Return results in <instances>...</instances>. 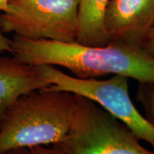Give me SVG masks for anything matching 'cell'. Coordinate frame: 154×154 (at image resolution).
<instances>
[{
    "label": "cell",
    "mask_w": 154,
    "mask_h": 154,
    "mask_svg": "<svg viewBox=\"0 0 154 154\" xmlns=\"http://www.w3.org/2000/svg\"><path fill=\"white\" fill-rule=\"evenodd\" d=\"M11 54L32 65L62 66L79 79H97L118 75L154 85V56L143 47L116 41L103 46L64 43L48 39H28L14 35Z\"/></svg>",
    "instance_id": "1"
},
{
    "label": "cell",
    "mask_w": 154,
    "mask_h": 154,
    "mask_svg": "<svg viewBox=\"0 0 154 154\" xmlns=\"http://www.w3.org/2000/svg\"><path fill=\"white\" fill-rule=\"evenodd\" d=\"M75 100V94L50 87L19 96L0 123V154L62 141L70 128Z\"/></svg>",
    "instance_id": "2"
},
{
    "label": "cell",
    "mask_w": 154,
    "mask_h": 154,
    "mask_svg": "<svg viewBox=\"0 0 154 154\" xmlns=\"http://www.w3.org/2000/svg\"><path fill=\"white\" fill-rule=\"evenodd\" d=\"M52 146L66 154H154L139 143L124 123L77 94L69 133Z\"/></svg>",
    "instance_id": "3"
},
{
    "label": "cell",
    "mask_w": 154,
    "mask_h": 154,
    "mask_svg": "<svg viewBox=\"0 0 154 154\" xmlns=\"http://www.w3.org/2000/svg\"><path fill=\"white\" fill-rule=\"evenodd\" d=\"M50 88L91 99L124 123L138 138L154 148V125L134 106L128 93V77L113 75L106 80L79 79L70 76L52 65H38Z\"/></svg>",
    "instance_id": "4"
},
{
    "label": "cell",
    "mask_w": 154,
    "mask_h": 154,
    "mask_svg": "<svg viewBox=\"0 0 154 154\" xmlns=\"http://www.w3.org/2000/svg\"><path fill=\"white\" fill-rule=\"evenodd\" d=\"M80 0H11L0 13V31L28 39L76 41Z\"/></svg>",
    "instance_id": "5"
},
{
    "label": "cell",
    "mask_w": 154,
    "mask_h": 154,
    "mask_svg": "<svg viewBox=\"0 0 154 154\" xmlns=\"http://www.w3.org/2000/svg\"><path fill=\"white\" fill-rule=\"evenodd\" d=\"M154 24V0H110L104 27L110 41L143 47Z\"/></svg>",
    "instance_id": "6"
},
{
    "label": "cell",
    "mask_w": 154,
    "mask_h": 154,
    "mask_svg": "<svg viewBox=\"0 0 154 154\" xmlns=\"http://www.w3.org/2000/svg\"><path fill=\"white\" fill-rule=\"evenodd\" d=\"M48 87L38 65L22 63L13 56H0V123L6 109L19 96Z\"/></svg>",
    "instance_id": "7"
},
{
    "label": "cell",
    "mask_w": 154,
    "mask_h": 154,
    "mask_svg": "<svg viewBox=\"0 0 154 154\" xmlns=\"http://www.w3.org/2000/svg\"><path fill=\"white\" fill-rule=\"evenodd\" d=\"M110 0H80L77 43L103 46L110 42L104 27V14Z\"/></svg>",
    "instance_id": "8"
},
{
    "label": "cell",
    "mask_w": 154,
    "mask_h": 154,
    "mask_svg": "<svg viewBox=\"0 0 154 154\" xmlns=\"http://www.w3.org/2000/svg\"><path fill=\"white\" fill-rule=\"evenodd\" d=\"M137 100L146 111V118L154 125V85L140 83L137 92Z\"/></svg>",
    "instance_id": "9"
},
{
    "label": "cell",
    "mask_w": 154,
    "mask_h": 154,
    "mask_svg": "<svg viewBox=\"0 0 154 154\" xmlns=\"http://www.w3.org/2000/svg\"><path fill=\"white\" fill-rule=\"evenodd\" d=\"M30 154H66L64 152L54 146L51 148H46L43 146H35L28 148Z\"/></svg>",
    "instance_id": "10"
},
{
    "label": "cell",
    "mask_w": 154,
    "mask_h": 154,
    "mask_svg": "<svg viewBox=\"0 0 154 154\" xmlns=\"http://www.w3.org/2000/svg\"><path fill=\"white\" fill-rule=\"evenodd\" d=\"M11 39L5 37L0 31V52H9L11 54Z\"/></svg>",
    "instance_id": "11"
},
{
    "label": "cell",
    "mask_w": 154,
    "mask_h": 154,
    "mask_svg": "<svg viewBox=\"0 0 154 154\" xmlns=\"http://www.w3.org/2000/svg\"><path fill=\"white\" fill-rule=\"evenodd\" d=\"M3 154H30V152L28 148H18L11 150Z\"/></svg>",
    "instance_id": "12"
},
{
    "label": "cell",
    "mask_w": 154,
    "mask_h": 154,
    "mask_svg": "<svg viewBox=\"0 0 154 154\" xmlns=\"http://www.w3.org/2000/svg\"><path fill=\"white\" fill-rule=\"evenodd\" d=\"M144 48L148 51L150 54L154 56V39L148 41L146 44L144 45Z\"/></svg>",
    "instance_id": "13"
},
{
    "label": "cell",
    "mask_w": 154,
    "mask_h": 154,
    "mask_svg": "<svg viewBox=\"0 0 154 154\" xmlns=\"http://www.w3.org/2000/svg\"><path fill=\"white\" fill-rule=\"evenodd\" d=\"M11 0H0V12H5L8 10V5Z\"/></svg>",
    "instance_id": "14"
},
{
    "label": "cell",
    "mask_w": 154,
    "mask_h": 154,
    "mask_svg": "<svg viewBox=\"0 0 154 154\" xmlns=\"http://www.w3.org/2000/svg\"><path fill=\"white\" fill-rule=\"evenodd\" d=\"M152 39H154V24L153 26H152V28L151 33H150V39H149V41L152 40Z\"/></svg>",
    "instance_id": "15"
}]
</instances>
